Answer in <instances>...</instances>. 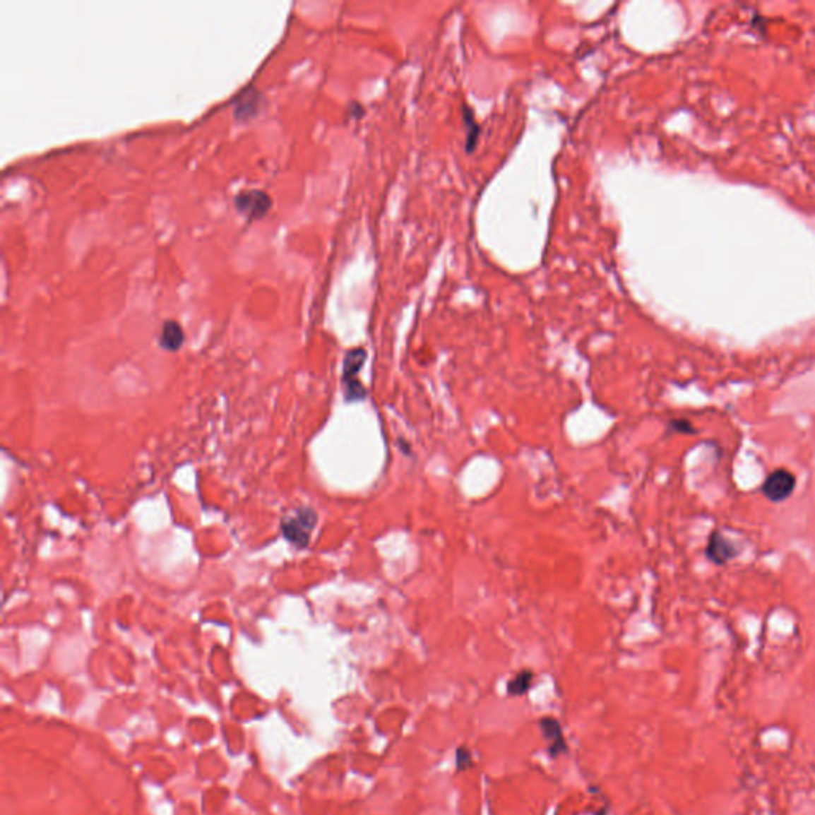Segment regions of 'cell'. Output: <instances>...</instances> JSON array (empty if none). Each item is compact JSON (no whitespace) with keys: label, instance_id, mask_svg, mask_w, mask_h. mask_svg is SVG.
<instances>
[{"label":"cell","instance_id":"277c9868","mask_svg":"<svg viewBox=\"0 0 815 815\" xmlns=\"http://www.w3.org/2000/svg\"><path fill=\"white\" fill-rule=\"evenodd\" d=\"M367 359L365 349H354L346 355L344 359V376L343 381L346 384V395L349 400H359L365 397V388L355 379L357 373L360 371L363 367V362Z\"/></svg>","mask_w":815,"mask_h":815},{"label":"cell","instance_id":"5b68a950","mask_svg":"<svg viewBox=\"0 0 815 815\" xmlns=\"http://www.w3.org/2000/svg\"><path fill=\"white\" fill-rule=\"evenodd\" d=\"M706 553L708 561L717 564V566H725V564H728L730 561L734 559V557H737L739 548L731 540H728L722 532L715 530L712 532L710 538H708Z\"/></svg>","mask_w":815,"mask_h":815},{"label":"cell","instance_id":"3957f363","mask_svg":"<svg viewBox=\"0 0 815 815\" xmlns=\"http://www.w3.org/2000/svg\"><path fill=\"white\" fill-rule=\"evenodd\" d=\"M796 487V478L792 472L785 468H777L773 473L768 475L761 486V492L764 497L774 504H782L785 501L790 495L793 494Z\"/></svg>","mask_w":815,"mask_h":815},{"label":"cell","instance_id":"30bf717a","mask_svg":"<svg viewBox=\"0 0 815 815\" xmlns=\"http://www.w3.org/2000/svg\"><path fill=\"white\" fill-rule=\"evenodd\" d=\"M669 429L679 432V434H696L691 422L686 421V419H674V421L669 422Z\"/></svg>","mask_w":815,"mask_h":815},{"label":"cell","instance_id":"9c48e42d","mask_svg":"<svg viewBox=\"0 0 815 815\" xmlns=\"http://www.w3.org/2000/svg\"><path fill=\"white\" fill-rule=\"evenodd\" d=\"M532 675L529 672H523L519 674L515 680L510 683V691L511 693H516V694H521L524 693L525 689L529 688V683H530Z\"/></svg>","mask_w":815,"mask_h":815},{"label":"cell","instance_id":"52a82bcc","mask_svg":"<svg viewBox=\"0 0 815 815\" xmlns=\"http://www.w3.org/2000/svg\"><path fill=\"white\" fill-rule=\"evenodd\" d=\"M185 341V333L184 330H182L180 323H177L175 321H167L162 325V330H161V335H160V344L162 349L166 350H179L182 347V344Z\"/></svg>","mask_w":815,"mask_h":815},{"label":"cell","instance_id":"8992f818","mask_svg":"<svg viewBox=\"0 0 815 815\" xmlns=\"http://www.w3.org/2000/svg\"><path fill=\"white\" fill-rule=\"evenodd\" d=\"M263 105V94L256 88H247L234 100V117L239 121H249L256 117Z\"/></svg>","mask_w":815,"mask_h":815},{"label":"cell","instance_id":"6da1fadb","mask_svg":"<svg viewBox=\"0 0 815 815\" xmlns=\"http://www.w3.org/2000/svg\"><path fill=\"white\" fill-rule=\"evenodd\" d=\"M316 524L317 515L314 510H311V508H299V510L293 511V515L284 518L280 528L282 534H284L288 542L298 548H304L309 543Z\"/></svg>","mask_w":815,"mask_h":815},{"label":"cell","instance_id":"ba28073f","mask_svg":"<svg viewBox=\"0 0 815 815\" xmlns=\"http://www.w3.org/2000/svg\"><path fill=\"white\" fill-rule=\"evenodd\" d=\"M463 120H465V126L468 131V150L472 152L475 139L478 137V133H480V126H478V123L475 121L472 110H470L467 105H463Z\"/></svg>","mask_w":815,"mask_h":815},{"label":"cell","instance_id":"7a4b0ae2","mask_svg":"<svg viewBox=\"0 0 815 815\" xmlns=\"http://www.w3.org/2000/svg\"><path fill=\"white\" fill-rule=\"evenodd\" d=\"M234 208L247 220H260L271 209V198L261 190H244L234 198Z\"/></svg>","mask_w":815,"mask_h":815}]
</instances>
